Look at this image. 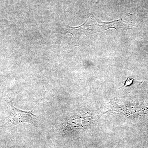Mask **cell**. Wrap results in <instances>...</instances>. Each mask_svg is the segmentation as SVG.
Here are the masks:
<instances>
[{"label":"cell","instance_id":"cell-1","mask_svg":"<svg viewBox=\"0 0 148 148\" xmlns=\"http://www.w3.org/2000/svg\"><path fill=\"white\" fill-rule=\"evenodd\" d=\"M7 102V123L6 124L10 126H14L21 123H28L37 127L40 121V116L34 114L33 111L38 104L32 110L24 111L14 107L12 101Z\"/></svg>","mask_w":148,"mask_h":148},{"label":"cell","instance_id":"cell-2","mask_svg":"<svg viewBox=\"0 0 148 148\" xmlns=\"http://www.w3.org/2000/svg\"><path fill=\"white\" fill-rule=\"evenodd\" d=\"M134 80V78L130 79L129 77L127 78V80L125 81V82L124 85L122 86L121 88L124 87V86H129L132 84Z\"/></svg>","mask_w":148,"mask_h":148}]
</instances>
